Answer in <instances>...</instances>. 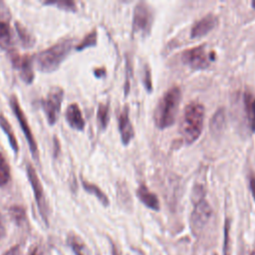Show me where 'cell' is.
<instances>
[{
    "label": "cell",
    "instance_id": "9c48e42d",
    "mask_svg": "<svg viewBox=\"0 0 255 255\" xmlns=\"http://www.w3.org/2000/svg\"><path fill=\"white\" fill-rule=\"evenodd\" d=\"M26 171H27L28 179L34 191V195H35V199L38 205L40 215L44 220V222L48 225V205H47L46 196H45V192H44V188L41 183V180L39 179L35 168L29 162H27L26 164Z\"/></svg>",
    "mask_w": 255,
    "mask_h": 255
},
{
    "label": "cell",
    "instance_id": "30bf717a",
    "mask_svg": "<svg viewBox=\"0 0 255 255\" xmlns=\"http://www.w3.org/2000/svg\"><path fill=\"white\" fill-rule=\"evenodd\" d=\"M10 18L8 7L3 1H0V48L7 51L10 50L13 45Z\"/></svg>",
    "mask_w": 255,
    "mask_h": 255
},
{
    "label": "cell",
    "instance_id": "8992f818",
    "mask_svg": "<svg viewBox=\"0 0 255 255\" xmlns=\"http://www.w3.org/2000/svg\"><path fill=\"white\" fill-rule=\"evenodd\" d=\"M212 214V209L205 198L200 195L196 197L193 210L190 216V226L194 235H198L208 223Z\"/></svg>",
    "mask_w": 255,
    "mask_h": 255
},
{
    "label": "cell",
    "instance_id": "ac0fdd59",
    "mask_svg": "<svg viewBox=\"0 0 255 255\" xmlns=\"http://www.w3.org/2000/svg\"><path fill=\"white\" fill-rule=\"evenodd\" d=\"M68 244L72 248L75 255H90L87 245L76 234L72 233L68 236Z\"/></svg>",
    "mask_w": 255,
    "mask_h": 255
},
{
    "label": "cell",
    "instance_id": "f546056e",
    "mask_svg": "<svg viewBox=\"0 0 255 255\" xmlns=\"http://www.w3.org/2000/svg\"><path fill=\"white\" fill-rule=\"evenodd\" d=\"M20 245H14L11 248H9L3 255H20Z\"/></svg>",
    "mask_w": 255,
    "mask_h": 255
},
{
    "label": "cell",
    "instance_id": "7402d4cb",
    "mask_svg": "<svg viewBox=\"0 0 255 255\" xmlns=\"http://www.w3.org/2000/svg\"><path fill=\"white\" fill-rule=\"evenodd\" d=\"M225 124V113L223 109L217 110L214 116L212 117V120L210 121V129L213 132H219Z\"/></svg>",
    "mask_w": 255,
    "mask_h": 255
},
{
    "label": "cell",
    "instance_id": "ba28073f",
    "mask_svg": "<svg viewBox=\"0 0 255 255\" xmlns=\"http://www.w3.org/2000/svg\"><path fill=\"white\" fill-rule=\"evenodd\" d=\"M10 107H11L14 115L18 119V122H19V125L21 127V129L24 132V135H25V137H26V139L28 141V144H29V147H30L32 155L35 157L36 160H38V158H39V151H38L37 141H36V139H35V137L33 135V132H32V130L30 128V126L28 124L27 118H26L23 110L21 109L19 101H18V99H17V97L15 95H12L10 97Z\"/></svg>",
    "mask_w": 255,
    "mask_h": 255
},
{
    "label": "cell",
    "instance_id": "2e32d148",
    "mask_svg": "<svg viewBox=\"0 0 255 255\" xmlns=\"http://www.w3.org/2000/svg\"><path fill=\"white\" fill-rule=\"evenodd\" d=\"M244 104L250 129L255 132V97L250 93H245Z\"/></svg>",
    "mask_w": 255,
    "mask_h": 255
},
{
    "label": "cell",
    "instance_id": "d4e9b609",
    "mask_svg": "<svg viewBox=\"0 0 255 255\" xmlns=\"http://www.w3.org/2000/svg\"><path fill=\"white\" fill-rule=\"evenodd\" d=\"M96 45H97V31L93 30L92 32H90L88 35L85 36V38L81 41V43L77 45L76 49L78 51H81L89 47H94Z\"/></svg>",
    "mask_w": 255,
    "mask_h": 255
},
{
    "label": "cell",
    "instance_id": "d6a6232c",
    "mask_svg": "<svg viewBox=\"0 0 255 255\" xmlns=\"http://www.w3.org/2000/svg\"><path fill=\"white\" fill-rule=\"evenodd\" d=\"M29 255H42V253H41V251H40V249H39L38 247H34V248L30 251Z\"/></svg>",
    "mask_w": 255,
    "mask_h": 255
},
{
    "label": "cell",
    "instance_id": "e0dca14e",
    "mask_svg": "<svg viewBox=\"0 0 255 255\" xmlns=\"http://www.w3.org/2000/svg\"><path fill=\"white\" fill-rule=\"evenodd\" d=\"M82 184H83V187L85 188V190L93 195H95L98 200L104 205V206H109L110 204V200H109V197L106 195V193L96 184L92 183V182H89L85 179H82Z\"/></svg>",
    "mask_w": 255,
    "mask_h": 255
},
{
    "label": "cell",
    "instance_id": "3957f363",
    "mask_svg": "<svg viewBox=\"0 0 255 255\" xmlns=\"http://www.w3.org/2000/svg\"><path fill=\"white\" fill-rule=\"evenodd\" d=\"M72 45L71 39H65L40 52L36 58L38 69L45 73H51L58 69L70 53Z\"/></svg>",
    "mask_w": 255,
    "mask_h": 255
},
{
    "label": "cell",
    "instance_id": "4fadbf2b",
    "mask_svg": "<svg viewBox=\"0 0 255 255\" xmlns=\"http://www.w3.org/2000/svg\"><path fill=\"white\" fill-rule=\"evenodd\" d=\"M119 130L123 144L128 145L134 136V130L128 117V107L124 108L119 116Z\"/></svg>",
    "mask_w": 255,
    "mask_h": 255
},
{
    "label": "cell",
    "instance_id": "ffe728a7",
    "mask_svg": "<svg viewBox=\"0 0 255 255\" xmlns=\"http://www.w3.org/2000/svg\"><path fill=\"white\" fill-rule=\"evenodd\" d=\"M15 28H16V31H17V34H18V37L20 39L22 46L29 48L35 44V39H34L33 35L24 26H22L20 23H16Z\"/></svg>",
    "mask_w": 255,
    "mask_h": 255
},
{
    "label": "cell",
    "instance_id": "83f0119b",
    "mask_svg": "<svg viewBox=\"0 0 255 255\" xmlns=\"http://www.w3.org/2000/svg\"><path fill=\"white\" fill-rule=\"evenodd\" d=\"M142 82L144 85V88L146 90V92L150 93L152 91V83H151V73L149 70V67L146 65L144 67V71H143V78H142Z\"/></svg>",
    "mask_w": 255,
    "mask_h": 255
},
{
    "label": "cell",
    "instance_id": "f1b7e54d",
    "mask_svg": "<svg viewBox=\"0 0 255 255\" xmlns=\"http://www.w3.org/2000/svg\"><path fill=\"white\" fill-rule=\"evenodd\" d=\"M249 186H250L252 197L255 202V174L254 173L250 174V176H249Z\"/></svg>",
    "mask_w": 255,
    "mask_h": 255
},
{
    "label": "cell",
    "instance_id": "7a4b0ae2",
    "mask_svg": "<svg viewBox=\"0 0 255 255\" xmlns=\"http://www.w3.org/2000/svg\"><path fill=\"white\" fill-rule=\"evenodd\" d=\"M204 107L198 102H191L183 111L181 119V134L186 143L190 144L198 139L203 128Z\"/></svg>",
    "mask_w": 255,
    "mask_h": 255
},
{
    "label": "cell",
    "instance_id": "836d02e7",
    "mask_svg": "<svg viewBox=\"0 0 255 255\" xmlns=\"http://www.w3.org/2000/svg\"><path fill=\"white\" fill-rule=\"evenodd\" d=\"M112 254H113V255H120V253H119L117 247L115 246V244H114L113 242H112Z\"/></svg>",
    "mask_w": 255,
    "mask_h": 255
},
{
    "label": "cell",
    "instance_id": "5b68a950",
    "mask_svg": "<svg viewBox=\"0 0 255 255\" xmlns=\"http://www.w3.org/2000/svg\"><path fill=\"white\" fill-rule=\"evenodd\" d=\"M153 23V11L145 2H138L133 9L132 30L143 36L149 34Z\"/></svg>",
    "mask_w": 255,
    "mask_h": 255
},
{
    "label": "cell",
    "instance_id": "5bb4252c",
    "mask_svg": "<svg viewBox=\"0 0 255 255\" xmlns=\"http://www.w3.org/2000/svg\"><path fill=\"white\" fill-rule=\"evenodd\" d=\"M66 120L69 126L77 130H83L85 128V120L79 106L74 103L66 110Z\"/></svg>",
    "mask_w": 255,
    "mask_h": 255
},
{
    "label": "cell",
    "instance_id": "277c9868",
    "mask_svg": "<svg viewBox=\"0 0 255 255\" xmlns=\"http://www.w3.org/2000/svg\"><path fill=\"white\" fill-rule=\"evenodd\" d=\"M182 62L193 70L206 69L212 60H214V53L207 52L205 46H197L185 50L181 55Z\"/></svg>",
    "mask_w": 255,
    "mask_h": 255
},
{
    "label": "cell",
    "instance_id": "d6986e66",
    "mask_svg": "<svg viewBox=\"0 0 255 255\" xmlns=\"http://www.w3.org/2000/svg\"><path fill=\"white\" fill-rule=\"evenodd\" d=\"M0 127L3 129V131L7 134V137H8V140H9V143H10L12 149L14 150V152L17 153L19 150L17 138L15 136V133L12 129L11 125L9 124V122L6 120V118L3 115H0Z\"/></svg>",
    "mask_w": 255,
    "mask_h": 255
},
{
    "label": "cell",
    "instance_id": "cb8c5ba5",
    "mask_svg": "<svg viewBox=\"0 0 255 255\" xmlns=\"http://www.w3.org/2000/svg\"><path fill=\"white\" fill-rule=\"evenodd\" d=\"M9 213L13 221L18 225H21L26 220V211L23 206L12 205L9 208Z\"/></svg>",
    "mask_w": 255,
    "mask_h": 255
},
{
    "label": "cell",
    "instance_id": "9a60e30c",
    "mask_svg": "<svg viewBox=\"0 0 255 255\" xmlns=\"http://www.w3.org/2000/svg\"><path fill=\"white\" fill-rule=\"evenodd\" d=\"M136 196L147 208L154 211L159 210V200L157 196L152 193L144 184L138 185L136 189Z\"/></svg>",
    "mask_w": 255,
    "mask_h": 255
},
{
    "label": "cell",
    "instance_id": "603a6c76",
    "mask_svg": "<svg viewBox=\"0 0 255 255\" xmlns=\"http://www.w3.org/2000/svg\"><path fill=\"white\" fill-rule=\"evenodd\" d=\"M11 179L9 164L2 153H0V186H5Z\"/></svg>",
    "mask_w": 255,
    "mask_h": 255
},
{
    "label": "cell",
    "instance_id": "4dcf8cb0",
    "mask_svg": "<svg viewBox=\"0 0 255 255\" xmlns=\"http://www.w3.org/2000/svg\"><path fill=\"white\" fill-rule=\"evenodd\" d=\"M95 76L97 78H104L106 76V70L105 68H98L95 69Z\"/></svg>",
    "mask_w": 255,
    "mask_h": 255
},
{
    "label": "cell",
    "instance_id": "e575fe53",
    "mask_svg": "<svg viewBox=\"0 0 255 255\" xmlns=\"http://www.w3.org/2000/svg\"><path fill=\"white\" fill-rule=\"evenodd\" d=\"M251 5H252V7L255 9V0L254 1H252V3H251Z\"/></svg>",
    "mask_w": 255,
    "mask_h": 255
},
{
    "label": "cell",
    "instance_id": "8fae6325",
    "mask_svg": "<svg viewBox=\"0 0 255 255\" xmlns=\"http://www.w3.org/2000/svg\"><path fill=\"white\" fill-rule=\"evenodd\" d=\"M11 61L13 67L19 71V75L22 81L27 84H31L34 79L31 58L28 55H19L14 53L11 55Z\"/></svg>",
    "mask_w": 255,
    "mask_h": 255
},
{
    "label": "cell",
    "instance_id": "44dd1931",
    "mask_svg": "<svg viewBox=\"0 0 255 255\" xmlns=\"http://www.w3.org/2000/svg\"><path fill=\"white\" fill-rule=\"evenodd\" d=\"M97 119L99 126L101 128L105 129L109 124V119H110V107L109 104H103L101 103L98 107V112H97Z\"/></svg>",
    "mask_w": 255,
    "mask_h": 255
},
{
    "label": "cell",
    "instance_id": "4316f807",
    "mask_svg": "<svg viewBox=\"0 0 255 255\" xmlns=\"http://www.w3.org/2000/svg\"><path fill=\"white\" fill-rule=\"evenodd\" d=\"M230 223L229 220H225L224 226V245H223V255H230V237H229Z\"/></svg>",
    "mask_w": 255,
    "mask_h": 255
},
{
    "label": "cell",
    "instance_id": "484cf974",
    "mask_svg": "<svg viewBox=\"0 0 255 255\" xmlns=\"http://www.w3.org/2000/svg\"><path fill=\"white\" fill-rule=\"evenodd\" d=\"M46 5H55L58 6L61 9L67 10V11H76L77 6L76 3L73 1H47L45 2Z\"/></svg>",
    "mask_w": 255,
    "mask_h": 255
},
{
    "label": "cell",
    "instance_id": "d590c367",
    "mask_svg": "<svg viewBox=\"0 0 255 255\" xmlns=\"http://www.w3.org/2000/svg\"><path fill=\"white\" fill-rule=\"evenodd\" d=\"M250 255H255V251H254V252H252Z\"/></svg>",
    "mask_w": 255,
    "mask_h": 255
},
{
    "label": "cell",
    "instance_id": "52a82bcc",
    "mask_svg": "<svg viewBox=\"0 0 255 255\" xmlns=\"http://www.w3.org/2000/svg\"><path fill=\"white\" fill-rule=\"evenodd\" d=\"M63 98H64L63 89L60 87H53L49 91L45 99L42 101V107L46 115L47 121L50 125H54L58 121Z\"/></svg>",
    "mask_w": 255,
    "mask_h": 255
},
{
    "label": "cell",
    "instance_id": "7c38bea8",
    "mask_svg": "<svg viewBox=\"0 0 255 255\" xmlns=\"http://www.w3.org/2000/svg\"><path fill=\"white\" fill-rule=\"evenodd\" d=\"M218 24V18L213 14H207L198 21H196L190 30V36L192 38H199L210 31H212Z\"/></svg>",
    "mask_w": 255,
    "mask_h": 255
},
{
    "label": "cell",
    "instance_id": "1f68e13d",
    "mask_svg": "<svg viewBox=\"0 0 255 255\" xmlns=\"http://www.w3.org/2000/svg\"><path fill=\"white\" fill-rule=\"evenodd\" d=\"M4 235H5V225H4L3 217L0 213V240L4 237Z\"/></svg>",
    "mask_w": 255,
    "mask_h": 255
},
{
    "label": "cell",
    "instance_id": "6da1fadb",
    "mask_svg": "<svg viewBox=\"0 0 255 255\" xmlns=\"http://www.w3.org/2000/svg\"><path fill=\"white\" fill-rule=\"evenodd\" d=\"M181 100V91L178 87H172L167 90L154 110V124L160 128H166L174 124L179 103Z\"/></svg>",
    "mask_w": 255,
    "mask_h": 255
}]
</instances>
